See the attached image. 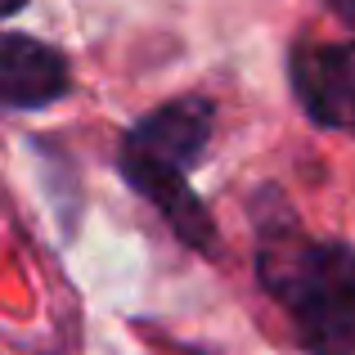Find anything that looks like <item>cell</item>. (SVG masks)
I'll list each match as a JSON object with an SVG mask.
<instances>
[{"label": "cell", "instance_id": "obj_1", "mask_svg": "<svg viewBox=\"0 0 355 355\" xmlns=\"http://www.w3.org/2000/svg\"><path fill=\"white\" fill-rule=\"evenodd\" d=\"M261 279L311 355H355V252L347 243H311L279 225L261 239Z\"/></svg>", "mask_w": 355, "mask_h": 355}, {"label": "cell", "instance_id": "obj_2", "mask_svg": "<svg viewBox=\"0 0 355 355\" xmlns=\"http://www.w3.org/2000/svg\"><path fill=\"white\" fill-rule=\"evenodd\" d=\"M288 72L311 121L329 130H355V41L297 45Z\"/></svg>", "mask_w": 355, "mask_h": 355}, {"label": "cell", "instance_id": "obj_3", "mask_svg": "<svg viewBox=\"0 0 355 355\" xmlns=\"http://www.w3.org/2000/svg\"><path fill=\"white\" fill-rule=\"evenodd\" d=\"M211 139V104L207 99H171L153 117H144L126 135L121 153L139 157L153 166H171V171H189Z\"/></svg>", "mask_w": 355, "mask_h": 355}, {"label": "cell", "instance_id": "obj_4", "mask_svg": "<svg viewBox=\"0 0 355 355\" xmlns=\"http://www.w3.org/2000/svg\"><path fill=\"white\" fill-rule=\"evenodd\" d=\"M68 95V63L59 50L32 41V36H5L0 41V99L5 108H45Z\"/></svg>", "mask_w": 355, "mask_h": 355}, {"label": "cell", "instance_id": "obj_5", "mask_svg": "<svg viewBox=\"0 0 355 355\" xmlns=\"http://www.w3.org/2000/svg\"><path fill=\"white\" fill-rule=\"evenodd\" d=\"M121 175L130 180V189L144 193V198L162 211L166 225H171L184 243H193L198 252H216V230H211V220H207V211H202L198 193L189 189L184 171L153 166V162H139V157L121 153Z\"/></svg>", "mask_w": 355, "mask_h": 355}, {"label": "cell", "instance_id": "obj_6", "mask_svg": "<svg viewBox=\"0 0 355 355\" xmlns=\"http://www.w3.org/2000/svg\"><path fill=\"white\" fill-rule=\"evenodd\" d=\"M329 5H333V14L351 27V36H355V0H329Z\"/></svg>", "mask_w": 355, "mask_h": 355}, {"label": "cell", "instance_id": "obj_7", "mask_svg": "<svg viewBox=\"0 0 355 355\" xmlns=\"http://www.w3.org/2000/svg\"><path fill=\"white\" fill-rule=\"evenodd\" d=\"M23 5H27V0H5V14H18Z\"/></svg>", "mask_w": 355, "mask_h": 355}]
</instances>
